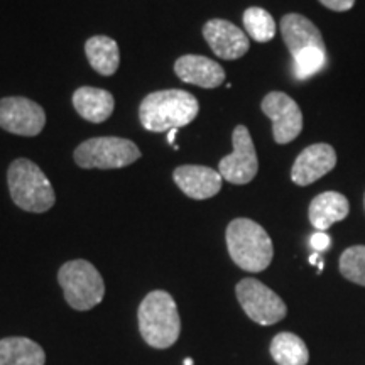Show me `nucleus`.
Masks as SVG:
<instances>
[{"label": "nucleus", "mask_w": 365, "mask_h": 365, "mask_svg": "<svg viewBox=\"0 0 365 365\" xmlns=\"http://www.w3.org/2000/svg\"><path fill=\"white\" fill-rule=\"evenodd\" d=\"M282 41L294 61V75L299 80L309 78L323 70L327 48L319 29L301 14H286L281 19Z\"/></svg>", "instance_id": "f257e3e1"}, {"label": "nucleus", "mask_w": 365, "mask_h": 365, "mask_svg": "<svg viewBox=\"0 0 365 365\" xmlns=\"http://www.w3.org/2000/svg\"><path fill=\"white\" fill-rule=\"evenodd\" d=\"M200 112V103L185 90H161L149 93L139 107L140 124L149 132L180 129L191 124Z\"/></svg>", "instance_id": "f03ea898"}, {"label": "nucleus", "mask_w": 365, "mask_h": 365, "mask_svg": "<svg viewBox=\"0 0 365 365\" xmlns=\"http://www.w3.org/2000/svg\"><path fill=\"white\" fill-rule=\"evenodd\" d=\"M227 247L232 261L247 272H262L271 266L274 247L271 237L257 222L235 218L227 227Z\"/></svg>", "instance_id": "7ed1b4c3"}, {"label": "nucleus", "mask_w": 365, "mask_h": 365, "mask_svg": "<svg viewBox=\"0 0 365 365\" xmlns=\"http://www.w3.org/2000/svg\"><path fill=\"white\" fill-rule=\"evenodd\" d=\"M139 330L144 341L154 349L175 345L181 333L176 301L166 291H153L139 307Z\"/></svg>", "instance_id": "20e7f679"}, {"label": "nucleus", "mask_w": 365, "mask_h": 365, "mask_svg": "<svg viewBox=\"0 0 365 365\" xmlns=\"http://www.w3.org/2000/svg\"><path fill=\"white\" fill-rule=\"evenodd\" d=\"M7 185L12 202L24 212L44 213L56 202L51 182L29 159L19 158L9 166Z\"/></svg>", "instance_id": "39448f33"}, {"label": "nucleus", "mask_w": 365, "mask_h": 365, "mask_svg": "<svg viewBox=\"0 0 365 365\" xmlns=\"http://www.w3.org/2000/svg\"><path fill=\"white\" fill-rule=\"evenodd\" d=\"M58 281L68 304L78 312L95 308L105 296L103 277L93 264L83 259L63 264L58 272Z\"/></svg>", "instance_id": "423d86ee"}, {"label": "nucleus", "mask_w": 365, "mask_h": 365, "mask_svg": "<svg viewBox=\"0 0 365 365\" xmlns=\"http://www.w3.org/2000/svg\"><path fill=\"white\" fill-rule=\"evenodd\" d=\"M139 158V148L122 137H93L75 150V161L83 170H117L130 166Z\"/></svg>", "instance_id": "0eeeda50"}, {"label": "nucleus", "mask_w": 365, "mask_h": 365, "mask_svg": "<svg viewBox=\"0 0 365 365\" xmlns=\"http://www.w3.org/2000/svg\"><path fill=\"white\" fill-rule=\"evenodd\" d=\"M235 294L245 314L259 325H276L286 318L284 301L261 281L245 277L237 284Z\"/></svg>", "instance_id": "6e6552de"}, {"label": "nucleus", "mask_w": 365, "mask_h": 365, "mask_svg": "<svg viewBox=\"0 0 365 365\" xmlns=\"http://www.w3.org/2000/svg\"><path fill=\"white\" fill-rule=\"evenodd\" d=\"M232 143L234 153L222 159L218 164V173L232 185H247L259 171L257 153L247 127L237 125L232 134Z\"/></svg>", "instance_id": "1a4fd4ad"}, {"label": "nucleus", "mask_w": 365, "mask_h": 365, "mask_svg": "<svg viewBox=\"0 0 365 365\" xmlns=\"http://www.w3.org/2000/svg\"><path fill=\"white\" fill-rule=\"evenodd\" d=\"M262 112L272 122V137L276 144L293 143L303 130V113L299 105L282 91H271L262 98Z\"/></svg>", "instance_id": "9d476101"}, {"label": "nucleus", "mask_w": 365, "mask_h": 365, "mask_svg": "<svg viewBox=\"0 0 365 365\" xmlns=\"http://www.w3.org/2000/svg\"><path fill=\"white\" fill-rule=\"evenodd\" d=\"M46 125L44 108L26 97L0 98V129L16 135L34 137Z\"/></svg>", "instance_id": "9b49d317"}, {"label": "nucleus", "mask_w": 365, "mask_h": 365, "mask_svg": "<svg viewBox=\"0 0 365 365\" xmlns=\"http://www.w3.org/2000/svg\"><path fill=\"white\" fill-rule=\"evenodd\" d=\"M336 166V150L327 143L312 144L296 158L291 170V180L298 186H308L327 176Z\"/></svg>", "instance_id": "f8f14e48"}, {"label": "nucleus", "mask_w": 365, "mask_h": 365, "mask_svg": "<svg viewBox=\"0 0 365 365\" xmlns=\"http://www.w3.org/2000/svg\"><path fill=\"white\" fill-rule=\"evenodd\" d=\"M203 38L222 59H239L250 48L249 36L225 19H212L203 26Z\"/></svg>", "instance_id": "ddd939ff"}, {"label": "nucleus", "mask_w": 365, "mask_h": 365, "mask_svg": "<svg viewBox=\"0 0 365 365\" xmlns=\"http://www.w3.org/2000/svg\"><path fill=\"white\" fill-rule=\"evenodd\" d=\"M175 182L182 193L193 200H208L222 190L223 178L218 171L207 166L185 164L173 173Z\"/></svg>", "instance_id": "4468645a"}, {"label": "nucleus", "mask_w": 365, "mask_h": 365, "mask_svg": "<svg viewBox=\"0 0 365 365\" xmlns=\"http://www.w3.org/2000/svg\"><path fill=\"white\" fill-rule=\"evenodd\" d=\"M175 71L185 83L202 86V88H217L225 81V70L202 54H185L178 58Z\"/></svg>", "instance_id": "2eb2a0df"}, {"label": "nucleus", "mask_w": 365, "mask_h": 365, "mask_svg": "<svg viewBox=\"0 0 365 365\" xmlns=\"http://www.w3.org/2000/svg\"><path fill=\"white\" fill-rule=\"evenodd\" d=\"M350 212L349 200L336 191H325L314 196L309 203L308 217L318 232H327L333 223L345 220Z\"/></svg>", "instance_id": "dca6fc26"}, {"label": "nucleus", "mask_w": 365, "mask_h": 365, "mask_svg": "<svg viewBox=\"0 0 365 365\" xmlns=\"http://www.w3.org/2000/svg\"><path fill=\"white\" fill-rule=\"evenodd\" d=\"M73 107L85 120L102 124L112 115L115 100L110 91L93 86H81L73 93Z\"/></svg>", "instance_id": "f3484780"}, {"label": "nucleus", "mask_w": 365, "mask_h": 365, "mask_svg": "<svg viewBox=\"0 0 365 365\" xmlns=\"http://www.w3.org/2000/svg\"><path fill=\"white\" fill-rule=\"evenodd\" d=\"M43 346L26 336H9L0 340V365H44Z\"/></svg>", "instance_id": "a211bd4d"}, {"label": "nucleus", "mask_w": 365, "mask_h": 365, "mask_svg": "<svg viewBox=\"0 0 365 365\" xmlns=\"http://www.w3.org/2000/svg\"><path fill=\"white\" fill-rule=\"evenodd\" d=\"M85 53L91 68L103 76H112L120 63V53L115 41L108 36H93L86 41Z\"/></svg>", "instance_id": "6ab92c4d"}, {"label": "nucleus", "mask_w": 365, "mask_h": 365, "mask_svg": "<svg viewBox=\"0 0 365 365\" xmlns=\"http://www.w3.org/2000/svg\"><path fill=\"white\" fill-rule=\"evenodd\" d=\"M271 355L277 365H307L308 346L298 335L289 331L277 333L271 341Z\"/></svg>", "instance_id": "aec40b11"}, {"label": "nucleus", "mask_w": 365, "mask_h": 365, "mask_svg": "<svg viewBox=\"0 0 365 365\" xmlns=\"http://www.w3.org/2000/svg\"><path fill=\"white\" fill-rule=\"evenodd\" d=\"M244 27L249 38L257 43H269L276 36V22L262 7H249L244 12Z\"/></svg>", "instance_id": "412c9836"}, {"label": "nucleus", "mask_w": 365, "mask_h": 365, "mask_svg": "<svg viewBox=\"0 0 365 365\" xmlns=\"http://www.w3.org/2000/svg\"><path fill=\"white\" fill-rule=\"evenodd\" d=\"M340 272L346 281L365 287V245H354L340 255Z\"/></svg>", "instance_id": "4be33fe9"}, {"label": "nucleus", "mask_w": 365, "mask_h": 365, "mask_svg": "<svg viewBox=\"0 0 365 365\" xmlns=\"http://www.w3.org/2000/svg\"><path fill=\"white\" fill-rule=\"evenodd\" d=\"M331 244V239L330 235L327 234V232H317V234L312 235V239H309V245H312L314 252H325V250L330 247Z\"/></svg>", "instance_id": "5701e85b"}, {"label": "nucleus", "mask_w": 365, "mask_h": 365, "mask_svg": "<svg viewBox=\"0 0 365 365\" xmlns=\"http://www.w3.org/2000/svg\"><path fill=\"white\" fill-rule=\"evenodd\" d=\"M322 6L335 12H346L355 6V0H319Z\"/></svg>", "instance_id": "b1692460"}, {"label": "nucleus", "mask_w": 365, "mask_h": 365, "mask_svg": "<svg viewBox=\"0 0 365 365\" xmlns=\"http://www.w3.org/2000/svg\"><path fill=\"white\" fill-rule=\"evenodd\" d=\"M176 132H178V129H173V130H170V134H168V143H170V144H175Z\"/></svg>", "instance_id": "393cba45"}, {"label": "nucleus", "mask_w": 365, "mask_h": 365, "mask_svg": "<svg viewBox=\"0 0 365 365\" xmlns=\"http://www.w3.org/2000/svg\"><path fill=\"white\" fill-rule=\"evenodd\" d=\"M185 365H193V360H191V359H186V360H185Z\"/></svg>", "instance_id": "a878e982"}, {"label": "nucleus", "mask_w": 365, "mask_h": 365, "mask_svg": "<svg viewBox=\"0 0 365 365\" xmlns=\"http://www.w3.org/2000/svg\"><path fill=\"white\" fill-rule=\"evenodd\" d=\"M364 207H365V196H364Z\"/></svg>", "instance_id": "bb28decb"}]
</instances>
